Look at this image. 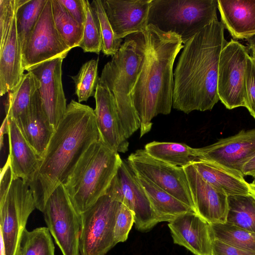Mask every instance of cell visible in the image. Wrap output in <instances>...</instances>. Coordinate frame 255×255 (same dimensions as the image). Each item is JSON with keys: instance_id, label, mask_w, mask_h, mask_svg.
<instances>
[{"instance_id": "obj_1", "label": "cell", "mask_w": 255, "mask_h": 255, "mask_svg": "<svg viewBox=\"0 0 255 255\" xmlns=\"http://www.w3.org/2000/svg\"><path fill=\"white\" fill-rule=\"evenodd\" d=\"M99 139L94 110L72 100L29 186L37 209L42 212L53 192L65 182L83 154Z\"/></svg>"}, {"instance_id": "obj_2", "label": "cell", "mask_w": 255, "mask_h": 255, "mask_svg": "<svg viewBox=\"0 0 255 255\" xmlns=\"http://www.w3.org/2000/svg\"><path fill=\"white\" fill-rule=\"evenodd\" d=\"M224 29L221 21H214L184 44L173 71L174 109L203 112L219 101V62L227 43Z\"/></svg>"}, {"instance_id": "obj_3", "label": "cell", "mask_w": 255, "mask_h": 255, "mask_svg": "<svg viewBox=\"0 0 255 255\" xmlns=\"http://www.w3.org/2000/svg\"><path fill=\"white\" fill-rule=\"evenodd\" d=\"M146 50L142 68L130 93L140 121V137L151 129L152 120L170 114L173 103V64L183 48L177 34L148 24L143 32Z\"/></svg>"}, {"instance_id": "obj_4", "label": "cell", "mask_w": 255, "mask_h": 255, "mask_svg": "<svg viewBox=\"0 0 255 255\" xmlns=\"http://www.w3.org/2000/svg\"><path fill=\"white\" fill-rule=\"evenodd\" d=\"M146 41L143 32L125 38L118 52L103 67L98 82L112 94L126 137L138 128L140 121L133 107L130 94L144 59Z\"/></svg>"}, {"instance_id": "obj_5", "label": "cell", "mask_w": 255, "mask_h": 255, "mask_svg": "<svg viewBox=\"0 0 255 255\" xmlns=\"http://www.w3.org/2000/svg\"><path fill=\"white\" fill-rule=\"evenodd\" d=\"M122 161L100 139L89 146L63 184L79 213L106 194Z\"/></svg>"}, {"instance_id": "obj_6", "label": "cell", "mask_w": 255, "mask_h": 255, "mask_svg": "<svg viewBox=\"0 0 255 255\" xmlns=\"http://www.w3.org/2000/svg\"><path fill=\"white\" fill-rule=\"evenodd\" d=\"M217 0H152L148 25L178 35L183 44L214 21Z\"/></svg>"}, {"instance_id": "obj_7", "label": "cell", "mask_w": 255, "mask_h": 255, "mask_svg": "<svg viewBox=\"0 0 255 255\" xmlns=\"http://www.w3.org/2000/svg\"><path fill=\"white\" fill-rule=\"evenodd\" d=\"M35 208L28 184L20 178H13L10 166H4L0 184V236L6 255H15L28 218Z\"/></svg>"}, {"instance_id": "obj_8", "label": "cell", "mask_w": 255, "mask_h": 255, "mask_svg": "<svg viewBox=\"0 0 255 255\" xmlns=\"http://www.w3.org/2000/svg\"><path fill=\"white\" fill-rule=\"evenodd\" d=\"M119 203L105 194L80 214L81 255H105L117 244L114 228Z\"/></svg>"}, {"instance_id": "obj_9", "label": "cell", "mask_w": 255, "mask_h": 255, "mask_svg": "<svg viewBox=\"0 0 255 255\" xmlns=\"http://www.w3.org/2000/svg\"><path fill=\"white\" fill-rule=\"evenodd\" d=\"M42 213L47 228L63 255H80L81 214L63 184L50 196Z\"/></svg>"}, {"instance_id": "obj_10", "label": "cell", "mask_w": 255, "mask_h": 255, "mask_svg": "<svg viewBox=\"0 0 255 255\" xmlns=\"http://www.w3.org/2000/svg\"><path fill=\"white\" fill-rule=\"evenodd\" d=\"M250 56L247 47L232 39L221 52L218 95L219 100L228 109L245 107V79Z\"/></svg>"}, {"instance_id": "obj_11", "label": "cell", "mask_w": 255, "mask_h": 255, "mask_svg": "<svg viewBox=\"0 0 255 255\" xmlns=\"http://www.w3.org/2000/svg\"><path fill=\"white\" fill-rule=\"evenodd\" d=\"M127 161L134 172L149 180L195 212L183 167L156 159L144 149H137L131 153Z\"/></svg>"}, {"instance_id": "obj_12", "label": "cell", "mask_w": 255, "mask_h": 255, "mask_svg": "<svg viewBox=\"0 0 255 255\" xmlns=\"http://www.w3.org/2000/svg\"><path fill=\"white\" fill-rule=\"evenodd\" d=\"M106 194L132 211L138 231L148 232L159 223L144 190L127 161L122 160Z\"/></svg>"}, {"instance_id": "obj_13", "label": "cell", "mask_w": 255, "mask_h": 255, "mask_svg": "<svg viewBox=\"0 0 255 255\" xmlns=\"http://www.w3.org/2000/svg\"><path fill=\"white\" fill-rule=\"evenodd\" d=\"M71 49L60 37L55 27L51 0H47L22 50V66L33 67L58 57H66Z\"/></svg>"}, {"instance_id": "obj_14", "label": "cell", "mask_w": 255, "mask_h": 255, "mask_svg": "<svg viewBox=\"0 0 255 255\" xmlns=\"http://www.w3.org/2000/svg\"><path fill=\"white\" fill-rule=\"evenodd\" d=\"M198 161L218 164L242 173L244 165L255 155V129L242 130L206 146L195 148Z\"/></svg>"}, {"instance_id": "obj_15", "label": "cell", "mask_w": 255, "mask_h": 255, "mask_svg": "<svg viewBox=\"0 0 255 255\" xmlns=\"http://www.w3.org/2000/svg\"><path fill=\"white\" fill-rule=\"evenodd\" d=\"M65 57H58L30 68L39 80L38 89L42 105L50 124L55 129L67 109L62 82V65Z\"/></svg>"}, {"instance_id": "obj_16", "label": "cell", "mask_w": 255, "mask_h": 255, "mask_svg": "<svg viewBox=\"0 0 255 255\" xmlns=\"http://www.w3.org/2000/svg\"><path fill=\"white\" fill-rule=\"evenodd\" d=\"M183 168L196 213L209 224L226 223L228 196L205 181L193 164Z\"/></svg>"}, {"instance_id": "obj_17", "label": "cell", "mask_w": 255, "mask_h": 255, "mask_svg": "<svg viewBox=\"0 0 255 255\" xmlns=\"http://www.w3.org/2000/svg\"><path fill=\"white\" fill-rule=\"evenodd\" d=\"M94 97L100 139L112 150L125 153L128 150L129 142L125 136L112 94L106 86L98 82Z\"/></svg>"}, {"instance_id": "obj_18", "label": "cell", "mask_w": 255, "mask_h": 255, "mask_svg": "<svg viewBox=\"0 0 255 255\" xmlns=\"http://www.w3.org/2000/svg\"><path fill=\"white\" fill-rule=\"evenodd\" d=\"M151 0H101L117 38L144 31Z\"/></svg>"}, {"instance_id": "obj_19", "label": "cell", "mask_w": 255, "mask_h": 255, "mask_svg": "<svg viewBox=\"0 0 255 255\" xmlns=\"http://www.w3.org/2000/svg\"><path fill=\"white\" fill-rule=\"evenodd\" d=\"M173 242L195 255H212L210 224L195 212L181 215L168 224Z\"/></svg>"}, {"instance_id": "obj_20", "label": "cell", "mask_w": 255, "mask_h": 255, "mask_svg": "<svg viewBox=\"0 0 255 255\" xmlns=\"http://www.w3.org/2000/svg\"><path fill=\"white\" fill-rule=\"evenodd\" d=\"M5 117L9 151L8 158L13 178H20L29 186L38 169L41 158L27 141L15 121Z\"/></svg>"}, {"instance_id": "obj_21", "label": "cell", "mask_w": 255, "mask_h": 255, "mask_svg": "<svg viewBox=\"0 0 255 255\" xmlns=\"http://www.w3.org/2000/svg\"><path fill=\"white\" fill-rule=\"evenodd\" d=\"M221 23L233 38L255 36V0H218Z\"/></svg>"}, {"instance_id": "obj_22", "label": "cell", "mask_w": 255, "mask_h": 255, "mask_svg": "<svg viewBox=\"0 0 255 255\" xmlns=\"http://www.w3.org/2000/svg\"><path fill=\"white\" fill-rule=\"evenodd\" d=\"M16 124L41 159L55 129L44 110L38 90L32 98L26 116Z\"/></svg>"}, {"instance_id": "obj_23", "label": "cell", "mask_w": 255, "mask_h": 255, "mask_svg": "<svg viewBox=\"0 0 255 255\" xmlns=\"http://www.w3.org/2000/svg\"><path fill=\"white\" fill-rule=\"evenodd\" d=\"M24 71L22 49L17 33L15 16L6 40L0 49L1 96L7 93L18 84L24 75Z\"/></svg>"}, {"instance_id": "obj_24", "label": "cell", "mask_w": 255, "mask_h": 255, "mask_svg": "<svg viewBox=\"0 0 255 255\" xmlns=\"http://www.w3.org/2000/svg\"><path fill=\"white\" fill-rule=\"evenodd\" d=\"M192 164L205 181L228 196L251 193L250 183L241 172L211 162L199 160Z\"/></svg>"}, {"instance_id": "obj_25", "label": "cell", "mask_w": 255, "mask_h": 255, "mask_svg": "<svg viewBox=\"0 0 255 255\" xmlns=\"http://www.w3.org/2000/svg\"><path fill=\"white\" fill-rule=\"evenodd\" d=\"M134 173L137 181L144 190L159 223H169L181 215L189 212H195L190 207L149 180Z\"/></svg>"}, {"instance_id": "obj_26", "label": "cell", "mask_w": 255, "mask_h": 255, "mask_svg": "<svg viewBox=\"0 0 255 255\" xmlns=\"http://www.w3.org/2000/svg\"><path fill=\"white\" fill-rule=\"evenodd\" d=\"M40 86L38 79L31 72L24 74L21 81L9 91L5 103L6 116L17 124L26 116L32 98Z\"/></svg>"}, {"instance_id": "obj_27", "label": "cell", "mask_w": 255, "mask_h": 255, "mask_svg": "<svg viewBox=\"0 0 255 255\" xmlns=\"http://www.w3.org/2000/svg\"><path fill=\"white\" fill-rule=\"evenodd\" d=\"M144 150L152 157L170 165L185 167L198 161L195 148L178 142L152 141Z\"/></svg>"}, {"instance_id": "obj_28", "label": "cell", "mask_w": 255, "mask_h": 255, "mask_svg": "<svg viewBox=\"0 0 255 255\" xmlns=\"http://www.w3.org/2000/svg\"><path fill=\"white\" fill-rule=\"evenodd\" d=\"M226 223L255 232V197L251 193L228 196Z\"/></svg>"}, {"instance_id": "obj_29", "label": "cell", "mask_w": 255, "mask_h": 255, "mask_svg": "<svg viewBox=\"0 0 255 255\" xmlns=\"http://www.w3.org/2000/svg\"><path fill=\"white\" fill-rule=\"evenodd\" d=\"M55 27L64 42L71 49L79 45L83 37L84 27L68 13L59 0H51Z\"/></svg>"}, {"instance_id": "obj_30", "label": "cell", "mask_w": 255, "mask_h": 255, "mask_svg": "<svg viewBox=\"0 0 255 255\" xmlns=\"http://www.w3.org/2000/svg\"><path fill=\"white\" fill-rule=\"evenodd\" d=\"M211 238L243 250L255 252V232L227 223L210 224Z\"/></svg>"}, {"instance_id": "obj_31", "label": "cell", "mask_w": 255, "mask_h": 255, "mask_svg": "<svg viewBox=\"0 0 255 255\" xmlns=\"http://www.w3.org/2000/svg\"><path fill=\"white\" fill-rule=\"evenodd\" d=\"M47 227L24 230L20 240V255H55L54 246Z\"/></svg>"}, {"instance_id": "obj_32", "label": "cell", "mask_w": 255, "mask_h": 255, "mask_svg": "<svg viewBox=\"0 0 255 255\" xmlns=\"http://www.w3.org/2000/svg\"><path fill=\"white\" fill-rule=\"evenodd\" d=\"M47 0H26L16 12V27L21 49L24 47Z\"/></svg>"}, {"instance_id": "obj_33", "label": "cell", "mask_w": 255, "mask_h": 255, "mask_svg": "<svg viewBox=\"0 0 255 255\" xmlns=\"http://www.w3.org/2000/svg\"><path fill=\"white\" fill-rule=\"evenodd\" d=\"M98 58L85 62L78 73L71 77L75 84V94L79 103L87 101L94 95L99 78L98 76Z\"/></svg>"}, {"instance_id": "obj_34", "label": "cell", "mask_w": 255, "mask_h": 255, "mask_svg": "<svg viewBox=\"0 0 255 255\" xmlns=\"http://www.w3.org/2000/svg\"><path fill=\"white\" fill-rule=\"evenodd\" d=\"M91 5L99 23L102 41V51L105 55L113 56L120 49L123 39L116 38L102 5L101 0H93Z\"/></svg>"}, {"instance_id": "obj_35", "label": "cell", "mask_w": 255, "mask_h": 255, "mask_svg": "<svg viewBox=\"0 0 255 255\" xmlns=\"http://www.w3.org/2000/svg\"><path fill=\"white\" fill-rule=\"evenodd\" d=\"M86 17L83 37L79 47L84 52L100 54L102 50V37L97 18L89 0H85Z\"/></svg>"}, {"instance_id": "obj_36", "label": "cell", "mask_w": 255, "mask_h": 255, "mask_svg": "<svg viewBox=\"0 0 255 255\" xmlns=\"http://www.w3.org/2000/svg\"><path fill=\"white\" fill-rule=\"evenodd\" d=\"M26 0H0V49L9 34L18 7Z\"/></svg>"}, {"instance_id": "obj_37", "label": "cell", "mask_w": 255, "mask_h": 255, "mask_svg": "<svg viewBox=\"0 0 255 255\" xmlns=\"http://www.w3.org/2000/svg\"><path fill=\"white\" fill-rule=\"evenodd\" d=\"M133 223V213L125 205L120 202L114 228V239L116 244L127 240Z\"/></svg>"}, {"instance_id": "obj_38", "label": "cell", "mask_w": 255, "mask_h": 255, "mask_svg": "<svg viewBox=\"0 0 255 255\" xmlns=\"http://www.w3.org/2000/svg\"><path fill=\"white\" fill-rule=\"evenodd\" d=\"M245 107L255 119V58L248 59L245 79Z\"/></svg>"}, {"instance_id": "obj_39", "label": "cell", "mask_w": 255, "mask_h": 255, "mask_svg": "<svg viewBox=\"0 0 255 255\" xmlns=\"http://www.w3.org/2000/svg\"><path fill=\"white\" fill-rule=\"evenodd\" d=\"M71 16L82 26L86 17L85 0H59Z\"/></svg>"}, {"instance_id": "obj_40", "label": "cell", "mask_w": 255, "mask_h": 255, "mask_svg": "<svg viewBox=\"0 0 255 255\" xmlns=\"http://www.w3.org/2000/svg\"><path fill=\"white\" fill-rule=\"evenodd\" d=\"M212 255H255V252H248L212 238Z\"/></svg>"}, {"instance_id": "obj_41", "label": "cell", "mask_w": 255, "mask_h": 255, "mask_svg": "<svg viewBox=\"0 0 255 255\" xmlns=\"http://www.w3.org/2000/svg\"><path fill=\"white\" fill-rule=\"evenodd\" d=\"M242 173L244 176L255 177V155L244 165Z\"/></svg>"}, {"instance_id": "obj_42", "label": "cell", "mask_w": 255, "mask_h": 255, "mask_svg": "<svg viewBox=\"0 0 255 255\" xmlns=\"http://www.w3.org/2000/svg\"><path fill=\"white\" fill-rule=\"evenodd\" d=\"M249 49L252 52V56L255 58V36L247 39Z\"/></svg>"}, {"instance_id": "obj_43", "label": "cell", "mask_w": 255, "mask_h": 255, "mask_svg": "<svg viewBox=\"0 0 255 255\" xmlns=\"http://www.w3.org/2000/svg\"><path fill=\"white\" fill-rule=\"evenodd\" d=\"M0 255H6L4 244L2 237L0 236Z\"/></svg>"}, {"instance_id": "obj_44", "label": "cell", "mask_w": 255, "mask_h": 255, "mask_svg": "<svg viewBox=\"0 0 255 255\" xmlns=\"http://www.w3.org/2000/svg\"><path fill=\"white\" fill-rule=\"evenodd\" d=\"M250 193L255 197V183H250Z\"/></svg>"}, {"instance_id": "obj_45", "label": "cell", "mask_w": 255, "mask_h": 255, "mask_svg": "<svg viewBox=\"0 0 255 255\" xmlns=\"http://www.w3.org/2000/svg\"><path fill=\"white\" fill-rule=\"evenodd\" d=\"M15 255H20V244L19 245V246L18 247V249L15 254Z\"/></svg>"}, {"instance_id": "obj_46", "label": "cell", "mask_w": 255, "mask_h": 255, "mask_svg": "<svg viewBox=\"0 0 255 255\" xmlns=\"http://www.w3.org/2000/svg\"><path fill=\"white\" fill-rule=\"evenodd\" d=\"M254 180H253V183H255V177H254Z\"/></svg>"}]
</instances>
